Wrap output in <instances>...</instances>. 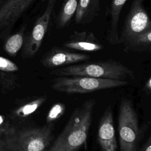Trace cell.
Segmentation results:
<instances>
[{"instance_id": "cell-1", "label": "cell", "mask_w": 151, "mask_h": 151, "mask_svg": "<svg viewBox=\"0 0 151 151\" xmlns=\"http://www.w3.org/2000/svg\"><path fill=\"white\" fill-rule=\"evenodd\" d=\"M95 104V100L91 99L75 108L62 132L46 151H78L84 146Z\"/></svg>"}, {"instance_id": "cell-2", "label": "cell", "mask_w": 151, "mask_h": 151, "mask_svg": "<svg viewBox=\"0 0 151 151\" xmlns=\"http://www.w3.org/2000/svg\"><path fill=\"white\" fill-rule=\"evenodd\" d=\"M50 74L57 77L86 76L117 80H126L134 77V72L132 70L113 60L69 65L54 68L50 72Z\"/></svg>"}, {"instance_id": "cell-3", "label": "cell", "mask_w": 151, "mask_h": 151, "mask_svg": "<svg viewBox=\"0 0 151 151\" xmlns=\"http://www.w3.org/2000/svg\"><path fill=\"white\" fill-rule=\"evenodd\" d=\"M126 80L94 78L86 76H58L52 80L54 90L67 94H85L126 86Z\"/></svg>"}, {"instance_id": "cell-4", "label": "cell", "mask_w": 151, "mask_h": 151, "mask_svg": "<svg viewBox=\"0 0 151 151\" xmlns=\"http://www.w3.org/2000/svg\"><path fill=\"white\" fill-rule=\"evenodd\" d=\"M118 132L120 151H137L140 135L138 117L132 101L127 98L120 103Z\"/></svg>"}, {"instance_id": "cell-5", "label": "cell", "mask_w": 151, "mask_h": 151, "mask_svg": "<svg viewBox=\"0 0 151 151\" xmlns=\"http://www.w3.org/2000/svg\"><path fill=\"white\" fill-rule=\"evenodd\" d=\"M54 124L22 129L15 134L12 145L15 149L25 151H45L54 137Z\"/></svg>"}, {"instance_id": "cell-6", "label": "cell", "mask_w": 151, "mask_h": 151, "mask_svg": "<svg viewBox=\"0 0 151 151\" xmlns=\"http://www.w3.org/2000/svg\"><path fill=\"white\" fill-rule=\"evenodd\" d=\"M145 0H133L119 35V44L124 45L135 36L151 28V21L144 7Z\"/></svg>"}, {"instance_id": "cell-7", "label": "cell", "mask_w": 151, "mask_h": 151, "mask_svg": "<svg viewBox=\"0 0 151 151\" xmlns=\"http://www.w3.org/2000/svg\"><path fill=\"white\" fill-rule=\"evenodd\" d=\"M57 0H48L46 8L36 21L31 32L24 40L22 56L24 58L33 57L39 51L48 29L51 14Z\"/></svg>"}, {"instance_id": "cell-8", "label": "cell", "mask_w": 151, "mask_h": 151, "mask_svg": "<svg viewBox=\"0 0 151 151\" xmlns=\"http://www.w3.org/2000/svg\"><path fill=\"white\" fill-rule=\"evenodd\" d=\"M90 56L83 53L73 52L64 49L54 47L46 52L40 60L47 68H57L88 60Z\"/></svg>"}, {"instance_id": "cell-9", "label": "cell", "mask_w": 151, "mask_h": 151, "mask_svg": "<svg viewBox=\"0 0 151 151\" xmlns=\"http://www.w3.org/2000/svg\"><path fill=\"white\" fill-rule=\"evenodd\" d=\"M97 140L101 151H116L117 143L114 128L113 110L111 106L105 109L100 120Z\"/></svg>"}, {"instance_id": "cell-10", "label": "cell", "mask_w": 151, "mask_h": 151, "mask_svg": "<svg viewBox=\"0 0 151 151\" xmlns=\"http://www.w3.org/2000/svg\"><path fill=\"white\" fill-rule=\"evenodd\" d=\"M36 0H7L0 8V30L11 27Z\"/></svg>"}, {"instance_id": "cell-11", "label": "cell", "mask_w": 151, "mask_h": 151, "mask_svg": "<svg viewBox=\"0 0 151 151\" xmlns=\"http://www.w3.org/2000/svg\"><path fill=\"white\" fill-rule=\"evenodd\" d=\"M63 45L70 49L86 52L98 51L103 48L94 33L86 31H74Z\"/></svg>"}, {"instance_id": "cell-12", "label": "cell", "mask_w": 151, "mask_h": 151, "mask_svg": "<svg viewBox=\"0 0 151 151\" xmlns=\"http://www.w3.org/2000/svg\"><path fill=\"white\" fill-rule=\"evenodd\" d=\"M100 0H79L75 14V22L86 24L91 22L100 11Z\"/></svg>"}, {"instance_id": "cell-13", "label": "cell", "mask_w": 151, "mask_h": 151, "mask_svg": "<svg viewBox=\"0 0 151 151\" xmlns=\"http://www.w3.org/2000/svg\"><path fill=\"white\" fill-rule=\"evenodd\" d=\"M47 94H41L29 97L14 111L15 117L21 120L27 119L33 115L47 100Z\"/></svg>"}, {"instance_id": "cell-14", "label": "cell", "mask_w": 151, "mask_h": 151, "mask_svg": "<svg viewBox=\"0 0 151 151\" xmlns=\"http://www.w3.org/2000/svg\"><path fill=\"white\" fill-rule=\"evenodd\" d=\"M127 0H112L110 9V22L107 39L112 45L119 44L118 23L121 11Z\"/></svg>"}, {"instance_id": "cell-15", "label": "cell", "mask_w": 151, "mask_h": 151, "mask_svg": "<svg viewBox=\"0 0 151 151\" xmlns=\"http://www.w3.org/2000/svg\"><path fill=\"white\" fill-rule=\"evenodd\" d=\"M151 28L139 34L124 45V51L146 52L150 50Z\"/></svg>"}, {"instance_id": "cell-16", "label": "cell", "mask_w": 151, "mask_h": 151, "mask_svg": "<svg viewBox=\"0 0 151 151\" xmlns=\"http://www.w3.org/2000/svg\"><path fill=\"white\" fill-rule=\"evenodd\" d=\"M78 0H64L58 13L57 27L62 29L70 22L73 15L76 14Z\"/></svg>"}, {"instance_id": "cell-17", "label": "cell", "mask_w": 151, "mask_h": 151, "mask_svg": "<svg viewBox=\"0 0 151 151\" xmlns=\"http://www.w3.org/2000/svg\"><path fill=\"white\" fill-rule=\"evenodd\" d=\"M25 27L22 28L18 32L11 35L6 41L4 45L5 51L11 56H15L24 44Z\"/></svg>"}, {"instance_id": "cell-18", "label": "cell", "mask_w": 151, "mask_h": 151, "mask_svg": "<svg viewBox=\"0 0 151 151\" xmlns=\"http://www.w3.org/2000/svg\"><path fill=\"white\" fill-rule=\"evenodd\" d=\"M66 110L65 105L61 102L55 103L49 110L46 116V124H54L64 114Z\"/></svg>"}, {"instance_id": "cell-19", "label": "cell", "mask_w": 151, "mask_h": 151, "mask_svg": "<svg viewBox=\"0 0 151 151\" xmlns=\"http://www.w3.org/2000/svg\"><path fill=\"white\" fill-rule=\"evenodd\" d=\"M19 70L17 65L12 61L0 56V70L6 72H14Z\"/></svg>"}, {"instance_id": "cell-20", "label": "cell", "mask_w": 151, "mask_h": 151, "mask_svg": "<svg viewBox=\"0 0 151 151\" xmlns=\"http://www.w3.org/2000/svg\"><path fill=\"white\" fill-rule=\"evenodd\" d=\"M143 90L146 94L150 95L151 92V78L150 77H149L147 80V81L145 82Z\"/></svg>"}, {"instance_id": "cell-21", "label": "cell", "mask_w": 151, "mask_h": 151, "mask_svg": "<svg viewBox=\"0 0 151 151\" xmlns=\"http://www.w3.org/2000/svg\"><path fill=\"white\" fill-rule=\"evenodd\" d=\"M139 151H151V137L150 136L147 139L145 143Z\"/></svg>"}, {"instance_id": "cell-22", "label": "cell", "mask_w": 151, "mask_h": 151, "mask_svg": "<svg viewBox=\"0 0 151 151\" xmlns=\"http://www.w3.org/2000/svg\"><path fill=\"white\" fill-rule=\"evenodd\" d=\"M2 121H3L2 117V116H0V123H2Z\"/></svg>"}, {"instance_id": "cell-23", "label": "cell", "mask_w": 151, "mask_h": 151, "mask_svg": "<svg viewBox=\"0 0 151 151\" xmlns=\"http://www.w3.org/2000/svg\"><path fill=\"white\" fill-rule=\"evenodd\" d=\"M15 151H25V150H20V149H15Z\"/></svg>"}, {"instance_id": "cell-24", "label": "cell", "mask_w": 151, "mask_h": 151, "mask_svg": "<svg viewBox=\"0 0 151 151\" xmlns=\"http://www.w3.org/2000/svg\"><path fill=\"white\" fill-rule=\"evenodd\" d=\"M3 2V1L2 0H0V5Z\"/></svg>"}]
</instances>
